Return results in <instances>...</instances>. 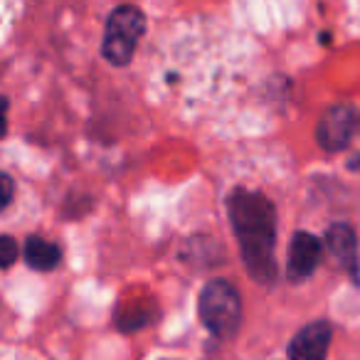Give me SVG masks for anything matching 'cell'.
<instances>
[{"instance_id":"cell-1","label":"cell","mask_w":360,"mask_h":360,"mask_svg":"<svg viewBox=\"0 0 360 360\" xmlns=\"http://www.w3.org/2000/svg\"><path fill=\"white\" fill-rule=\"evenodd\" d=\"M232 230L240 242V252L250 276L259 284L276 279V210L266 195L247 188H235L227 198Z\"/></svg>"},{"instance_id":"cell-2","label":"cell","mask_w":360,"mask_h":360,"mask_svg":"<svg viewBox=\"0 0 360 360\" xmlns=\"http://www.w3.org/2000/svg\"><path fill=\"white\" fill-rule=\"evenodd\" d=\"M200 321L217 338H232L242 323V301L237 289L225 279H212L200 291Z\"/></svg>"},{"instance_id":"cell-3","label":"cell","mask_w":360,"mask_h":360,"mask_svg":"<svg viewBox=\"0 0 360 360\" xmlns=\"http://www.w3.org/2000/svg\"><path fill=\"white\" fill-rule=\"evenodd\" d=\"M146 32V15L134 6H121L109 15L101 40V55L114 67H124L134 60L139 40Z\"/></svg>"},{"instance_id":"cell-4","label":"cell","mask_w":360,"mask_h":360,"mask_svg":"<svg viewBox=\"0 0 360 360\" xmlns=\"http://www.w3.org/2000/svg\"><path fill=\"white\" fill-rule=\"evenodd\" d=\"M355 129H358V116H355V111L350 106L345 104L330 106L319 119L316 141L328 153H338V150L348 148V143L355 136Z\"/></svg>"},{"instance_id":"cell-5","label":"cell","mask_w":360,"mask_h":360,"mask_svg":"<svg viewBox=\"0 0 360 360\" xmlns=\"http://www.w3.org/2000/svg\"><path fill=\"white\" fill-rule=\"evenodd\" d=\"M333 338V328L328 321H314L304 326L289 343L291 360H326Z\"/></svg>"},{"instance_id":"cell-6","label":"cell","mask_w":360,"mask_h":360,"mask_svg":"<svg viewBox=\"0 0 360 360\" xmlns=\"http://www.w3.org/2000/svg\"><path fill=\"white\" fill-rule=\"evenodd\" d=\"M321 262V242L311 232H296L289 245V259H286V274L291 281H304L316 271Z\"/></svg>"},{"instance_id":"cell-7","label":"cell","mask_w":360,"mask_h":360,"mask_svg":"<svg viewBox=\"0 0 360 360\" xmlns=\"http://www.w3.org/2000/svg\"><path fill=\"white\" fill-rule=\"evenodd\" d=\"M326 247L338 259V264L358 281V240H355V232L345 222H335L326 232Z\"/></svg>"},{"instance_id":"cell-8","label":"cell","mask_w":360,"mask_h":360,"mask_svg":"<svg viewBox=\"0 0 360 360\" xmlns=\"http://www.w3.org/2000/svg\"><path fill=\"white\" fill-rule=\"evenodd\" d=\"M22 257H25L27 266L35 271H52L62 259V252L57 245L42 240V237L32 235L25 240V250H22Z\"/></svg>"},{"instance_id":"cell-9","label":"cell","mask_w":360,"mask_h":360,"mask_svg":"<svg viewBox=\"0 0 360 360\" xmlns=\"http://www.w3.org/2000/svg\"><path fill=\"white\" fill-rule=\"evenodd\" d=\"M0 250H3V269H11L13 262L18 259V242L11 235H3L0 240Z\"/></svg>"},{"instance_id":"cell-10","label":"cell","mask_w":360,"mask_h":360,"mask_svg":"<svg viewBox=\"0 0 360 360\" xmlns=\"http://www.w3.org/2000/svg\"><path fill=\"white\" fill-rule=\"evenodd\" d=\"M0 180H3V207H8L13 200V178L8 173H3Z\"/></svg>"},{"instance_id":"cell-11","label":"cell","mask_w":360,"mask_h":360,"mask_svg":"<svg viewBox=\"0 0 360 360\" xmlns=\"http://www.w3.org/2000/svg\"><path fill=\"white\" fill-rule=\"evenodd\" d=\"M6 360H30V358H25V355H18V358H6Z\"/></svg>"}]
</instances>
